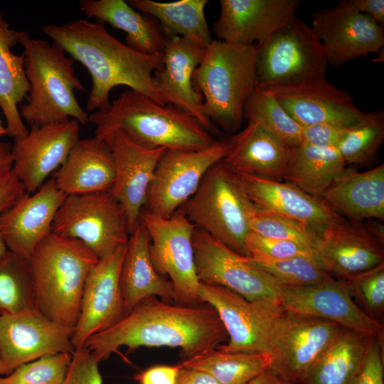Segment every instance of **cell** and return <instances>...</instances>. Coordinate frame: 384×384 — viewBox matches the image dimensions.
<instances>
[{
  "mask_svg": "<svg viewBox=\"0 0 384 384\" xmlns=\"http://www.w3.org/2000/svg\"><path fill=\"white\" fill-rule=\"evenodd\" d=\"M228 340L215 310L208 304L183 306L149 297L113 326L90 336L82 346L100 362L121 346L127 347L129 351L139 347L178 348L186 360Z\"/></svg>",
  "mask_w": 384,
  "mask_h": 384,
  "instance_id": "6da1fadb",
  "label": "cell"
},
{
  "mask_svg": "<svg viewBox=\"0 0 384 384\" xmlns=\"http://www.w3.org/2000/svg\"><path fill=\"white\" fill-rule=\"evenodd\" d=\"M43 32L89 72L92 87L86 108L96 112L110 105V92L118 85L164 104L154 82L162 65L161 55L137 52L112 36L103 23L75 19L63 24H46Z\"/></svg>",
  "mask_w": 384,
  "mask_h": 384,
  "instance_id": "7a4b0ae2",
  "label": "cell"
},
{
  "mask_svg": "<svg viewBox=\"0 0 384 384\" xmlns=\"http://www.w3.org/2000/svg\"><path fill=\"white\" fill-rule=\"evenodd\" d=\"M95 131L117 128L150 149L196 151L218 139L196 118L178 107L161 105L132 90L122 92L102 111L89 114Z\"/></svg>",
  "mask_w": 384,
  "mask_h": 384,
  "instance_id": "3957f363",
  "label": "cell"
},
{
  "mask_svg": "<svg viewBox=\"0 0 384 384\" xmlns=\"http://www.w3.org/2000/svg\"><path fill=\"white\" fill-rule=\"evenodd\" d=\"M19 44L30 88L19 107L22 119L31 128L70 119L89 123V114L75 95L85 88L75 74L74 60L55 43L31 38L25 31H21Z\"/></svg>",
  "mask_w": 384,
  "mask_h": 384,
  "instance_id": "277c9868",
  "label": "cell"
},
{
  "mask_svg": "<svg viewBox=\"0 0 384 384\" xmlns=\"http://www.w3.org/2000/svg\"><path fill=\"white\" fill-rule=\"evenodd\" d=\"M98 260L80 240L51 232L28 260L36 309L52 321L74 329L86 279Z\"/></svg>",
  "mask_w": 384,
  "mask_h": 384,
  "instance_id": "5b68a950",
  "label": "cell"
},
{
  "mask_svg": "<svg viewBox=\"0 0 384 384\" xmlns=\"http://www.w3.org/2000/svg\"><path fill=\"white\" fill-rule=\"evenodd\" d=\"M257 46L213 41L192 82L208 119L227 133L240 129L247 99L256 87Z\"/></svg>",
  "mask_w": 384,
  "mask_h": 384,
  "instance_id": "8992f818",
  "label": "cell"
},
{
  "mask_svg": "<svg viewBox=\"0 0 384 384\" xmlns=\"http://www.w3.org/2000/svg\"><path fill=\"white\" fill-rule=\"evenodd\" d=\"M254 208L240 176L220 160L208 169L196 193L178 210L196 228L249 257L245 240Z\"/></svg>",
  "mask_w": 384,
  "mask_h": 384,
  "instance_id": "52a82bcc",
  "label": "cell"
},
{
  "mask_svg": "<svg viewBox=\"0 0 384 384\" xmlns=\"http://www.w3.org/2000/svg\"><path fill=\"white\" fill-rule=\"evenodd\" d=\"M323 46L312 28L297 16L257 45L256 86L296 87L326 79Z\"/></svg>",
  "mask_w": 384,
  "mask_h": 384,
  "instance_id": "ba28073f",
  "label": "cell"
},
{
  "mask_svg": "<svg viewBox=\"0 0 384 384\" xmlns=\"http://www.w3.org/2000/svg\"><path fill=\"white\" fill-rule=\"evenodd\" d=\"M344 329L330 320L282 310L270 334V367L292 384H302Z\"/></svg>",
  "mask_w": 384,
  "mask_h": 384,
  "instance_id": "9c48e42d",
  "label": "cell"
},
{
  "mask_svg": "<svg viewBox=\"0 0 384 384\" xmlns=\"http://www.w3.org/2000/svg\"><path fill=\"white\" fill-rule=\"evenodd\" d=\"M52 233L80 240L98 258L126 245L130 235L125 210L110 191L67 196Z\"/></svg>",
  "mask_w": 384,
  "mask_h": 384,
  "instance_id": "30bf717a",
  "label": "cell"
},
{
  "mask_svg": "<svg viewBox=\"0 0 384 384\" xmlns=\"http://www.w3.org/2000/svg\"><path fill=\"white\" fill-rule=\"evenodd\" d=\"M139 222L149 237V253L154 267L169 278L174 286L175 304H203L198 296L200 284L193 247L194 225L178 210L162 218L143 209Z\"/></svg>",
  "mask_w": 384,
  "mask_h": 384,
  "instance_id": "8fae6325",
  "label": "cell"
},
{
  "mask_svg": "<svg viewBox=\"0 0 384 384\" xmlns=\"http://www.w3.org/2000/svg\"><path fill=\"white\" fill-rule=\"evenodd\" d=\"M227 139H218L201 150L165 149L149 186L144 209L162 218H169L197 191L205 174L223 160Z\"/></svg>",
  "mask_w": 384,
  "mask_h": 384,
  "instance_id": "7c38bea8",
  "label": "cell"
},
{
  "mask_svg": "<svg viewBox=\"0 0 384 384\" xmlns=\"http://www.w3.org/2000/svg\"><path fill=\"white\" fill-rule=\"evenodd\" d=\"M198 296L216 311L228 336L215 348L227 352L268 353L273 322L282 310L278 304L250 301L225 287L201 282Z\"/></svg>",
  "mask_w": 384,
  "mask_h": 384,
  "instance_id": "4fadbf2b",
  "label": "cell"
},
{
  "mask_svg": "<svg viewBox=\"0 0 384 384\" xmlns=\"http://www.w3.org/2000/svg\"><path fill=\"white\" fill-rule=\"evenodd\" d=\"M193 247L201 282L232 290L250 301L279 304V287L265 271L204 231L195 228Z\"/></svg>",
  "mask_w": 384,
  "mask_h": 384,
  "instance_id": "5bb4252c",
  "label": "cell"
},
{
  "mask_svg": "<svg viewBox=\"0 0 384 384\" xmlns=\"http://www.w3.org/2000/svg\"><path fill=\"white\" fill-rule=\"evenodd\" d=\"M74 329L60 326L36 309L0 315L1 375L22 364L56 353H73Z\"/></svg>",
  "mask_w": 384,
  "mask_h": 384,
  "instance_id": "9a60e30c",
  "label": "cell"
},
{
  "mask_svg": "<svg viewBox=\"0 0 384 384\" xmlns=\"http://www.w3.org/2000/svg\"><path fill=\"white\" fill-rule=\"evenodd\" d=\"M312 28L324 50L328 65L340 68L370 53H381L384 26L342 0L312 16Z\"/></svg>",
  "mask_w": 384,
  "mask_h": 384,
  "instance_id": "2e32d148",
  "label": "cell"
},
{
  "mask_svg": "<svg viewBox=\"0 0 384 384\" xmlns=\"http://www.w3.org/2000/svg\"><path fill=\"white\" fill-rule=\"evenodd\" d=\"M126 246L99 258L90 270L72 336L75 348L82 347L90 336L110 329L125 316L119 277Z\"/></svg>",
  "mask_w": 384,
  "mask_h": 384,
  "instance_id": "e0dca14e",
  "label": "cell"
},
{
  "mask_svg": "<svg viewBox=\"0 0 384 384\" xmlns=\"http://www.w3.org/2000/svg\"><path fill=\"white\" fill-rule=\"evenodd\" d=\"M75 119L31 128L14 139L11 146L12 171L28 193L36 191L65 161L80 139Z\"/></svg>",
  "mask_w": 384,
  "mask_h": 384,
  "instance_id": "ac0fdd59",
  "label": "cell"
},
{
  "mask_svg": "<svg viewBox=\"0 0 384 384\" xmlns=\"http://www.w3.org/2000/svg\"><path fill=\"white\" fill-rule=\"evenodd\" d=\"M95 133L105 142L112 153L115 178L110 192L125 210L131 234L139 222L149 186L165 149L144 148L117 128Z\"/></svg>",
  "mask_w": 384,
  "mask_h": 384,
  "instance_id": "d6986e66",
  "label": "cell"
},
{
  "mask_svg": "<svg viewBox=\"0 0 384 384\" xmlns=\"http://www.w3.org/2000/svg\"><path fill=\"white\" fill-rule=\"evenodd\" d=\"M279 304L282 310L330 320L346 329L383 338L381 324L356 304L341 280L334 279L307 287H279Z\"/></svg>",
  "mask_w": 384,
  "mask_h": 384,
  "instance_id": "ffe728a7",
  "label": "cell"
},
{
  "mask_svg": "<svg viewBox=\"0 0 384 384\" xmlns=\"http://www.w3.org/2000/svg\"><path fill=\"white\" fill-rule=\"evenodd\" d=\"M213 32L226 43L257 46L291 21L298 0H220Z\"/></svg>",
  "mask_w": 384,
  "mask_h": 384,
  "instance_id": "44dd1931",
  "label": "cell"
},
{
  "mask_svg": "<svg viewBox=\"0 0 384 384\" xmlns=\"http://www.w3.org/2000/svg\"><path fill=\"white\" fill-rule=\"evenodd\" d=\"M166 38V37H165ZM206 48L187 38H166L161 67L154 73V82L164 104H170L196 118L213 132L201 95L192 82L193 73L204 56Z\"/></svg>",
  "mask_w": 384,
  "mask_h": 384,
  "instance_id": "7402d4cb",
  "label": "cell"
},
{
  "mask_svg": "<svg viewBox=\"0 0 384 384\" xmlns=\"http://www.w3.org/2000/svg\"><path fill=\"white\" fill-rule=\"evenodd\" d=\"M67 195L47 180L0 215V233L7 250L28 260L52 232L55 214Z\"/></svg>",
  "mask_w": 384,
  "mask_h": 384,
  "instance_id": "603a6c76",
  "label": "cell"
},
{
  "mask_svg": "<svg viewBox=\"0 0 384 384\" xmlns=\"http://www.w3.org/2000/svg\"><path fill=\"white\" fill-rule=\"evenodd\" d=\"M383 247L365 225L345 219L317 231L313 249L329 274L346 281L384 262Z\"/></svg>",
  "mask_w": 384,
  "mask_h": 384,
  "instance_id": "cb8c5ba5",
  "label": "cell"
},
{
  "mask_svg": "<svg viewBox=\"0 0 384 384\" xmlns=\"http://www.w3.org/2000/svg\"><path fill=\"white\" fill-rule=\"evenodd\" d=\"M261 89L272 92L284 110L302 127L333 123L351 127L366 113L356 107L348 92L337 88L326 79L296 87Z\"/></svg>",
  "mask_w": 384,
  "mask_h": 384,
  "instance_id": "d4e9b609",
  "label": "cell"
},
{
  "mask_svg": "<svg viewBox=\"0 0 384 384\" xmlns=\"http://www.w3.org/2000/svg\"><path fill=\"white\" fill-rule=\"evenodd\" d=\"M251 201L260 208L298 221L316 232L345 220L323 199L288 182L238 174Z\"/></svg>",
  "mask_w": 384,
  "mask_h": 384,
  "instance_id": "484cf974",
  "label": "cell"
},
{
  "mask_svg": "<svg viewBox=\"0 0 384 384\" xmlns=\"http://www.w3.org/2000/svg\"><path fill=\"white\" fill-rule=\"evenodd\" d=\"M228 150L223 159L236 174L282 181L289 154L277 137L255 119L227 139Z\"/></svg>",
  "mask_w": 384,
  "mask_h": 384,
  "instance_id": "4316f807",
  "label": "cell"
},
{
  "mask_svg": "<svg viewBox=\"0 0 384 384\" xmlns=\"http://www.w3.org/2000/svg\"><path fill=\"white\" fill-rule=\"evenodd\" d=\"M51 178L67 196L110 191L115 178L112 153L100 137L80 139Z\"/></svg>",
  "mask_w": 384,
  "mask_h": 384,
  "instance_id": "83f0119b",
  "label": "cell"
},
{
  "mask_svg": "<svg viewBox=\"0 0 384 384\" xmlns=\"http://www.w3.org/2000/svg\"><path fill=\"white\" fill-rule=\"evenodd\" d=\"M119 282L125 316L149 297H158L164 302L175 304L174 286L154 267L149 253V237L140 222L127 243Z\"/></svg>",
  "mask_w": 384,
  "mask_h": 384,
  "instance_id": "f1b7e54d",
  "label": "cell"
},
{
  "mask_svg": "<svg viewBox=\"0 0 384 384\" xmlns=\"http://www.w3.org/2000/svg\"><path fill=\"white\" fill-rule=\"evenodd\" d=\"M321 198L350 221L383 220L384 164L361 172L346 168Z\"/></svg>",
  "mask_w": 384,
  "mask_h": 384,
  "instance_id": "f546056e",
  "label": "cell"
},
{
  "mask_svg": "<svg viewBox=\"0 0 384 384\" xmlns=\"http://www.w3.org/2000/svg\"><path fill=\"white\" fill-rule=\"evenodd\" d=\"M80 10L87 18L126 33V45L146 55H161L165 36L160 25L153 17L137 11L124 0H80Z\"/></svg>",
  "mask_w": 384,
  "mask_h": 384,
  "instance_id": "4dcf8cb0",
  "label": "cell"
},
{
  "mask_svg": "<svg viewBox=\"0 0 384 384\" xmlns=\"http://www.w3.org/2000/svg\"><path fill=\"white\" fill-rule=\"evenodd\" d=\"M20 35L21 31L11 28L0 14V107L6 119L7 135L14 139L28 132L19 112L30 89L23 55L11 50L19 44Z\"/></svg>",
  "mask_w": 384,
  "mask_h": 384,
  "instance_id": "1f68e13d",
  "label": "cell"
},
{
  "mask_svg": "<svg viewBox=\"0 0 384 384\" xmlns=\"http://www.w3.org/2000/svg\"><path fill=\"white\" fill-rule=\"evenodd\" d=\"M346 169V164L337 146L300 144L289 149L283 179L321 198Z\"/></svg>",
  "mask_w": 384,
  "mask_h": 384,
  "instance_id": "d6a6232c",
  "label": "cell"
},
{
  "mask_svg": "<svg viewBox=\"0 0 384 384\" xmlns=\"http://www.w3.org/2000/svg\"><path fill=\"white\" fill-rule=\"evenodd\" d=\"M127 1L134 9L156 20L166 38H187L204 48L213 41L205 16L208 0H179L173 2L152 0Z\"/></svg>",
  "mask_w": 384,
  "mask_h": 384,
  "instance_id": "836d02e7",
  "label": "cell"
},
{
  "mask_svg": "<svg viewBox=\"0 0 384 384\" xmlns=\"http://www.w3.org/2000/svg\"><path fill=\"white\" fill-rule=\"evenodd\" d=\"M373 337L344 329L302 384H350Z\"/></svg>",
  "mask_w": 384,
  "mask_h": 384,
  "instance_id": "e575fe53",
  "label": "cell"
},
{
  "mask_svg": "<svg viewBox=\"0 0 384 384\" xmlns=\"http://www.w3.org/2000/svg\"><path fill=\"white\" fill-rule=\"evenodd\" d=\"M269 353L227 352L217 348L183 360L178 365L205 371L219 384H248L270 367Z\"/></svg>",
  "mask_w": 384,
  "mask_h": 384,
  "instance_id": "d590c367",
  "label": "cell"
},
{
  "mask_svg": "<svg viewBox=\"0 0 384 384\" xmlns=\"http://www.w3.org/2000/svg\"><path fill=\"white\" fill-rule=\"evenodd\" d=\"M36 309L28 260L7 250L0 257V315Z\"/></svg>",
  "mask_w": 384,
  "mask_h": 384,
  "instance_id": "8d00e7d4",
  "label": "cell"
},
{
  "mask_svg": "<svg viewBox=\"0 0 384 384\" xmlns=\"http://www.w3.org/2000/svg\"><path fill=\"white\" fill-rule=\"evenodd\" d=\"M244 118L259 122L289 149L302 143L303 127L284 110L270 91L255 87L245 104Z\"/></svg>",
  "mask_w": 384,
  "mask_h": 384,
  "instance_id": "74e56055",
  "label": "cell"
},
{
  "mask_svg": "<svg viewBox=\"0 0 384 384\" xmlns=\"http://www.w3.org/2000/svg\"><path fill=\"white\" fill-rule=\"evenodd\" d=\"M384 139V113L366 112L356 124L348 128L337 148L345 163L365 164L375 155Z\"/></svg>",
  "mask_w": 384,
  "mask_h": 384,
  "instance_id": "f35d334b",
  "label": "cell"
},
{
  "mask_svg": "<svg viewBox=\"0 0 384 384\" xmlns=\"http://www.w3.org/2000/svg\"><path fill=\"white\" fill-rule=\"evenodd\" d=\"M248 258L252 265L267 273L279 287H307L335 279L316 256H298L277 261Z\"/></svg>",
  "mask_w": 384,
  "mask_h": 384,
  "instance_id": "ab89813d",
  "label": "cell"
},
{
  "mask_svg": "<svg viewBox=\"0 0 384 384\" xmlns=\"http://www.w3.org/2000/svg\"><path fill=\"white\" fill-rule=\"evenodd\" d=\"M250 229L258 235L299 242L313 248L316 231L298 221L264 210L255 204Z\"/></svg>",
  "mask_w": 384,
  "mask_h": 384,
  "instance_id": "60d3db41",
  "label": "cell"
},
{
  "mask_svg": "<svg viewBox=\"0 0 384 384\" xmlns=\"http://www.w3.org/2000/svg\"><path fill=\"white\" fill-rule=\"evenodd\" d=\"M71 358L65 352L41 356L0 376V384H63Z\"/></svg>",
  "mask_w": 384,
  "mask_h": 384,
  "instance_id": "b9f144b4",
  "label": "cell"
},
{
  "mask_svg": "<svg viewBox=\"0 0 384 384\" xmlns=\"http://www.w3.org/2000/svg\"><path fill=\"white\" fill-rule=\"evenodd\" d=\"M343 282L364 312L377 320L384 309V262Z\"/></svg>",
  "mask_w": 384,
  "mask_h": 384,
  "instance_id": "7bdbcfd3",
  "label": "cell"
},
{
  "mask_svg": "<svg viewBox=\"0 0 384 384\" xmlns=\"http://www.w3.org/2000/svg\"><path fill=\"white\" fill-rule=\"evenodd\" d=\"M245 247L249 257L254 260L277 261L298 256L317 257L314 249L305 245L265 237L252 231L246 238Z\"/></svg>",
  "mask_w": 384,
  "mask_h": 384,
  "instance_id": "ee69618b",
  "label": "cell"
},
{
  "mask_svg": "<svg viewBox=\"0 0 384 384\" xmlns=\"http://www.w3.org/2000/svg\"><path fill=\"white\" fill-rule=\"evenodd\" d=\"M99 363L86 347L75 348L63 384H103Z\"/></svg>",
  "mask_w": 384,
  "mask_h": 384,
  "instance_id": "f6af8a7d",
  "label": "cell"
},
{
  "mask_svg": "<svg viewBox=\"0 0 384 384\" xmlns=\"http://www.w3.org/2000/svg\"><path fill=\"white\" fill-rule=\"evenodd\" d=\"M383 338L373 337L363 361L350 384H384Z\"/></svg>",
  "mask_w": 384,
  "mask_h": 384,
  "instance_id": "bcb514c9",
  "label": "cell"
},
{
  "mask_svg": "<svg viewBox=\"0 0 384 384\" xmlns=\"http://www.w3.org/2000/svg\"><path fill=\"white\" fill-rule=\"evenodd\" d=\"M349 127L333 123L303 127L302 144L337 146Z\"/></svg>",
  "mask_w": 384,
  "mask_h": 384,
  "instance_id": "7dc6e473",
  "label": "cell"
},
{
  "mask_svg": "<svg viewBox=\"0 0 384 384\" xmlns=\"http://www.w3.org/2000/svg\"><path fill=\"white\" fill-rule=\"evenodd\" d=\"M27 193L12 171V164L0 167V215Z\"/></svg>",
  "mask_w": 384,
  "mask_h": 384,
  "instance_id": "c3c4849f",
  "label": "cell"
},
{
  "mask_svg": "<svg viewBox=\"0 0 384 384\" xmlns=\"http://www.w3.org/2000/svg\"><path fill=\"white\" fill-rule=\"evenodd\" d=\"M180 367L157 365L146 368L137 374L135 379L139 384H176Z\"/></svg>",
  "mask_w": 384,
  "mask_h": 384,
  "instance_id": "681fc988",
  "label": "cell"
},
{
  "mask_svg": "<svg viewBox=\"0 0 384 384\" xmlns=\"http://www.w3.org/2000/svg\"><path fill=\"white\" fill-rule=\"evenodd\" d=\"M356 11L372 17L378 23L384 26L383 0H348Z\"/></svg>",
  "mask_w": 384,
  "mask_h": 384,
  "instance_id": "f907efd6",
  "label": "cell"
},
{
  "mask_svg": "<svg viewBox=\"0 0 384 384\" xmlns=\"http://www.w3.org/2000/svg\"><path fill=\"white\" fill-rule=\"evenodd\" d=\"M180 367V366H179ZM176 384H219L209 373L194 368H181Z\"/></svg>",
  "mask_w": 384,
  "mask_h": 384,
  "instance_id": "816d5d0a",
  "label": "cell"
},
{
  "mask_svg": "<svg viewBox=\"0 0 384 384\" xmlns=\"http://www.w3.org/2000/svg\"><path fill=\"white\" fill-rule=\"evenodd\" d=\"M248 384H292L286 380L270 367L267 368Z\"/></svg>",
  "mask_w": 384,
  "mask_h": 384,
  "instance_id": "f5cc1de1",
  "label": "cell"
},
{
  "mask_svg": "<svg viewBox=\"0 0 384 384\" xmlns=\"http://www.w3.org/2000/svg\"><path fill=\"white\" fill-rule=\"evenodd\" d=\"M371 237L380 245L384 244V225L379 221L374 220L368 221L365 225Z\"/></svg>",
  "mask_w": 384,
  "mask_h": 384,
  "instance_id": "db71d44e",
  "label": "cell"
},
{
  "mask_svg": "<svg viewBox=\"0 0 384 384\" xmlns=\"http://www.w3.org/2000/svg\"><path fill=\"white\" fill-rule=\"evenodd\" d=\"M11 146L7 142L0 141V167L12 164Z\"/></svg>",
  "mask_w": 384,
  "mask_h": 384,
  "instance_id": "11a10c76",
  "label": "cell"
},
{
  "mask_svg": "<svg viewBox=\"0 0 384 384\" xmlns=\"http://www.w3.org/2000/svg\"><path fill=\"white\" fill-rule=\"evenodd\" d=\"M6 244L0 233V257L7 251Z\"/></svg>",
  "mask_w": 384,
  "mask_h": 384,
  "instance_id": "9f6ffc18",
  "label": "cell"
},
{
  "mask_svg": "<svg viewBox=\"0 0 384 384\" xmlns=\"http://www.w3.org/2000/svg\"><path fill=\"white\" fill-rule=\"evenodd\" d=\"M7 135V130L5 126L3 125L2 122L0 119V137Z\"/></svg>",
  "mask_w": 384,
  "mask_h": 384,
  "instance_id": "6f0895ef",
  "label": "cell"
},
{
  "mask_svg": "<svg viewBox=\"0 0 384 384\" xmlns=\"http://www.w3.org/2000/svg\"><path fill=\"white\" fill-rule=\"evenodd\" d=\"M0 376H1V366H0Z\"/></svg>",
  "mask_w": 384,
  "mask_h": 384,
  "instance_id": "680465c9",
  "label": "cell"
}]
</instances>
